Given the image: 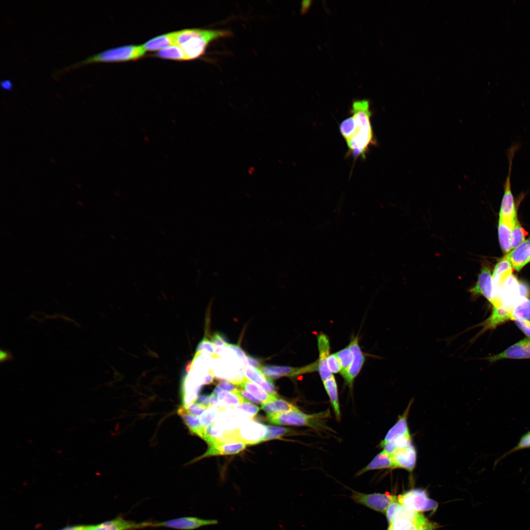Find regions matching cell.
<instances>
[{
  "mask_svg": "<svg viewBox=\"0 0 530 530\" xmlns=\"http://www.w3.org/2000/svg\"><path fill=\"white\" fill-rule=\"evenodd\" d=\"M142 45H126L109 49L90 56L79 62L64 68L61 72L67 71L84 65L96 62H117L136 60L145 53Z\"/></svg>",
  "mask_w": 530,
  "mask_h": 530,
  "instance_id": "cell-3",
  "label": "cell"
},
{
  "mask_svg": "<svg viewBox=\"0 0 530 530\" xmlns=\"http://www.w3.org/2000/svg\"><path fill=\"white\" fill-rule=\"evenodd\" d=\"M228 347L232 349L235 352L236 355L242 361L245 366H246L248 365L246 359V355L239 346L236 344H229Z\"/></svg>",
  "mask_w": 530,
  "mask_h": 530,
  "instance_id": "cell-44",
  "label": "cell"
},
{
  "mask_svg": "<svg viewBox=\"0 0 530 530\" xmlns=\"http://www.w3.org/2000/svg\"><path fill=\"white\" fill-rule=\"evenodd\" d=\"M513 268L508 259L507 254L499 261L496 265L492 275L494 299L491 304H499V295L502 286L507 278L512 274Z\"/></svg>",
  "mask_w": 530,
  "mask_h": 530,
  "instance_id": "cell-10",
  "label": "cell"
},
{
  "mask_svg": "<svg viewBox=\"0 0 530 530\" xmlns=\"http://www.w3.org/2000/svg\"><path fill=\"white\" fill-rule=\"evenodd\" d=\"M386 468H395L391 454L383 450L378 454L365 467L360 470L356 476H360L371 470Z\"/></svg>",
  "mask_w": 530,
  "mask_h": 530,
  "instance_id": "cell-25",
  "label": "cell"
},
{
  "mask_svg": "<svg viewBox=\"0 0 530 530\" xmlns=\"http://www.w3.org/2000/svg\"><path fill=\"white\" fill-rule=\"evenodd\" d=\"M235 385L229 381L221 380L219 382L217 386L226 391L236 393L238 389Z\"/></svg>",
  "mask_w": 530,
  "mask_h": 530,
  "instance_id": "cell-45",
  "label": "cell"
},
{
  "mask_svg": "<svg viewBox=\"0 0 530 530\" xmlns=\"http://www.w3.org/2000/svg\"><path fill=\"white\" fill-rule=\"evenodd\" d=\"M530 358V339L525 338L510 346L502 352L487 358L490 362L504 359Z\"/></svg>",
  "mask_w": 530,
  "mask_h": 530,
  "instance_id": "cell-15",
  "label": "cell"
},
{
  "mask_svg": "<svg viewBox=\"0 0 530 530\" xmlns=\"http://www.w3.org/2000/svg\"><path fill=\"white\" fill-rule=\"evenodd\" d=\"M438 527V526L433 523H428L422 530H434Z\"/></svg>",
  "mask_w": 530,
  "mask_h": 530,
  "instance_id": "cell-54",
  "label": "cell"
},
{
  "mask_svg": "<svg viewBox=\"0 0 530 530\" xmlns=\"http://www.w3.org/2000/svg\"><path fill=\"white\" fill-rule=\"evenodd\" d=\"M292 432V430L289 428L266 425V433L262 439V442L278 438Z\"/></svg>",
  "mask_w": 530,
  "mask_h": 530,
  "instance_id": "cell-37",
  "label": "cell"
},
{
  "mask_svg": "<svg viewBox=\"0 0 530 530\" xmlns=\"http://www.w3.org/2000/svg\"><path fill=\"white\" fill-rule=\"evenodd\" d=\"M214 377L212 370H210L204 376L202 385H208L212 383Z\"/></svg>",
  "mask_w": 530,
  "mask_h": 530,
  "instance_id": "cell-51",
  "label": "cell"
},
{
  "mask_svg": "<svg viewBox=\"0 0 530 530\" xmlns=\"http://www.w3.org/2000/svg\"><path fill=\"white\" fill-rule=\"evenodd\" d=\"M520 297L519 281L514 275L511 274L502 286L498 301L501 305L512 307Z\"/></svg>",
  "mask_w": 530,
  "mask_h": 530,
  "instance_id": "cell-16",
  "label": "cell"
},
{
  "mask_svg": "<svg viewBox=\"0 0 530 530\" xmlns=\"http://www.w3.org/2000/svg\"><path fill=\"white\" fill-rule=\"evenodd\" d=\"M14 359L12 354L8 350H4L2 349L0 350V361L3 363L6 361H11Z\"/></svg>",
  "mask_w": 530,
  "mask_h": 530,
  "instance_id": "cell-50",
  "label": "cell"
},
{
  "mask_svg": "<svg viewBox=\"0 0 530 530\" xmlns=\"http://www.w3.org/2000/svg\"><path fill=\"white\" fill-rule=\"evenodd\" d=\"M410 444H411V438L409 434L398 437L386 443L382 447L383 450L389 454H392L397 450L404 448Z\"/></svg>",
  "mask_w": 530,
  "mask_h": 530,
  "instance_id": "cell-33",
  "label": "cell"
},
{
  "mask_svg": "<svg viewBox=\"0 0 530 530\" xmlns=\"http://www.w3.org/2000/svg\"><path fill=\"white\" fill-rule=\"evenodd\" d=\"M81 526L67 527L61 530H81Z\"/></svg>",
  "mask_w": 530,
  "mask_h": 530,
  "instance_id": "cell-55",
  "label": "cell"
},
{
  "mask_svg": "<svg viewBox=\"0 0 530 530\" xmlns=\"http://www.w3.org/2000/svg\"><path fill=\"white\" fill-rule=\"evenodd\" d=\"M244 373L247 379L258 384L269 394L277 396L274 385L271 380L265 376L258 369L245 366Z\"/></svg>",
  "mask_w": 530,
  "mask_h": 530,
  "instance_id": "cell-19",
  "label": "cell"
},
{
  "mask_svg": "<svg viewBox=\"0 0 530 530\" xmlns=\"http://www.w3.org/2000/svg\"><path fill=\"white\" fill-rule=\"evenodd\" d=\"M222 390L221 389L216 386L211 394L217 397L218 394L222 392Z\"/></svg>",
  "mask_w": 530,
  "mask_h": 530,
  "instance_id": "cell-56",
  "label": "cell"
},
{
  "mask_svg": "<svg viewBox=\"0 0 530 530\" xmlns=\"http://www.w3.org/2000/svg\"><path fill=\"white\" fill-rule=\"evenodd\" d=\"M395 468L404 469L410 472L414 469L417 459V452L411 444L397 450L391 454Z\"/></svg>",
  "mask_w": 530,
  "mask_h": 530,
  "instance_id": "cell-17",
  "label": "cell"
},
{
  "mask_svg": "<svg viewBox=\"0 0 530 530\" xmlns=\"http://www.w3.org/2000/svg\"><path fill=\"white\" fill-rule=\"evenodd\" d=\"M238 386L252 394L254 397L259 399L262 403L270 400L277 396H272L263 389L260 388L246 378Z\"/></svg>",
  "mask_w": 530,
  "mask_h": 530,
  "instance_id": "cell-31",
  "label": "cell"
},
{
  "mask_svg": "<svg viewBox=\"0 0 530 530\" xmlns=\"http://www.w3.org/2000/svg\"><path fill=\"white\" fill-rule=\"evenodd\" d=\"M351 112L356 129L353 135L346 142L353 157L365 158L370 146L376 143L370 120V104L364 101L356 102L352 105Z\"/></svg>",
  "mask_w": 530,
  "mask_h": 530,
  "instance_id": "cell-1",
  "label": "cell"
},
{
  "mask_svg": "<svg viewBox=\"0 0 530 530\" xmlns=\"http://www.w3.org/2000/svg\"><path fill=\"white\" fill-rule=\"evenodd\" d=\"M512 307L502 306L497 308H493L490 316L482 324L483 330L494 329L509 320H512Z\"/></svg>",
  "mask_w": 530,
  "mask_h": 530,
  "instance_id": "cell-21",
  "label": "cell"
},
{
  "mask_svg": "<svg viewBox=\"0 0 530 530\" xmlns=\"http://www.w3.org/2000/svg\"><path fill=\"white\" fill-rule=\"evenodd\" d=\"M260 371L267 378L272 379L283 376H294L317 371L316 361L307 365L299 368L289 366H262Z\"/></svg>",
  "mask_w": 530,
  "mask_h": 530,
  "instance_id": "cell-8",
  "label": "cell"
},
{
  "mask_svg": "<svg viewBox=\"0 0 530 530\" xmlns=\"http://www.w3.org/2000/svg\"><path fill=\"white\" fill-rule=\"evenodd\" d=\"M86 530H91L90 526H86Z\"/></svg>",
  "mask_w": 530,
  "mask_h": 530,
  "instance_id": "cell-57",
  "label": "cell"
},
{
  "mask_svg": "<svg viewBox=\"0 0 530 530\" xmlns=\"http://www.w3.org/2000/svg\"><path fill=\"white\" fill-rule=\"evenodd\" d=\"M261 408L267 415L285 413L297 408L292 403L278 397L262 403Z\"/></svg>",
  "mask_w": 530,
  "mask_h": 530,
  "instance_id": "cell-27",
  "label": "cell"
},
{
  "mask_svg": "<svg viewBox=\"0 0 530 530\" xmlns=\"http://www.w3.org/2000/svg\"><path fill=\"white\" fill-rule=\"evenodd\" d=\"M513 269L519 271L530 260V237L507 254Z\"/></svg>",
  "mask_w": 530,
  "mask_h": 530,
  "instance_id": "cell-18",
  "label": "cell"
},
{
  "mask_svg": "<svg viewBox=\"0 0 530 530\" xmlns=\"http://www.w3.org/2000/svg\"><path fill=\"white\" fill-rule=\"evenodd\" d=\"M474 296L482 295L491 303L494 299V288L492 275L487 264H483L475 286L470 290Z\"/></svg>",
  "mask_w": 530,
  "mask_h": 530,
  "instance_id": "cell-11",
  "label": "cell"
},
{
  "mask_svg": "<svg viewBox=\"0 0 530 530\" xmlns=\"http://www.w3.org/2000/svg\"><path fill=\"white\" fill-rule=\"evenodd\" d=\"M518 327L530 339V321L522 319L514 320Z\"/></svg>",
  "mask_w": 530,
  "mask_h": 530,
  "instance_id": "cell-43",
  "label": "cell"
},
{
  "mask_svg": "<svg viewBox=\"0 0 530 530\" xmlns=\"http://www.w3.org/2000/svg\"><path fill=\"white\" fill-rule=\"evenodd\" d=\"M0 86L1 88L5 90H11L12 88V82L8 80H3L0 82Z\"/></svg>",
  "mask_w": 530,
  "mask_h": 530,
  "instance_id": "cell-53",
  "label": "cell"
},
{
  "mask_svg": "<svg viewBox=\"0 0 530 530\" xmlns=\"http://www.w3.org/2000/svg\"><path fill=\"white\" fill-rule=\"evenodd\" d=\"M231 35L227 30L185 29L176 31V44L182 49L188 60H193L203 55L212 42Z\"/></svg>",
  "mask_w": 530,
  "mask_h": 530,
  "instance_id": "cell-2",
  "label": "cell"
},
{
  "mask_svg": "<svg viewBox=\"0 0 530 530\" xmlns=\"http://www.w3.org/2000/svg\"></svg>",
  "mask_w": 530,
  "mask_h": 530,
  "instance_id": "cell-58",
  "label": "cell"
},
{
  "mask_svg": "<svg viewBox=\"0 0 530 530\" xmlns=\"http://www.w3.org/2000/svg\"><path fill=\"white\" fill-rule=\"evenodd\" d=\"M513 224L501 218H499V220L498 234L499 242L502 250L505 254H508L511 250V232Z\"/></svg>",
  "mask_w": 530,
  "mask_h": 530,
  "instance_id": "cell-26",
  "label": "cell"
},
{
  "mask_svg": "<svg viewBox=\"0 0 530 530\" xmlns=\"http://www.w3.org/2000/svg\"><path fill=\"white\" fill-rule=\"evenodd\" d=\"M530 447V432L524 435L514 450H518Z\"/></svg>",
  "mask_w": 530,
  "mask_h": 530,
  "instance_id": "cell-47",
  "label": "cell"
},
{
  "mask_svg": "<svg viewBox=\"0 0 530 530\" xmlns=\"http://www.w3.org/2000/svg\"><path fill=\"white\" fill-rule=\"evenodd\" d=\"M329 409L314 414H306L297 408L294 410L276 414L267 415L268 422L272 424L307 426L317 430L328 429L326 421L329 417Z\"/></svg>",
  "mask_w": 530,
  "mask_h": 530,
  "instance_id": "cell-4",
  "label": "cell"
},
{
  "mask_svg": "<svg viewBox=\"0 0 530 530\" xmlns=\"http://www.w3.org/2000/svg\"><path fill=\"white\" fill-rule=\"evenodd\" d=\"M519 290L521 297L529 298L530 297V288L526 283L519 281Z\"/></svg>",
  "mask_w": 530,
  "mask_h": 530,
  "instance_id": "cell-49",
  "label": "cell"
},
{
  "mask_svg": "<svg viewBox=\"0 0 530 530\" xmlns=\"http://www.w3.org/2000/svg\"><path fill=\"white\" fill-rule=\"evenodd\" d=\"M335 353L341 365L342 370L340 372L341 373L345 371L351 364L353 358V353L347 345Z\"/></svg>",
  "mask_w": 530,
  "mask_h": 530,
  "instance_id": "cell-36",
  "label": "cell"
},
{
  "mask_svg": "<svg viewBox=\"0 0 530 530\" xmlns=\"http://www.w3.org/2000/svg\"><path fill=\"white\" fill-rule=\"evenodd\" d=\"M219 411L232 407L246 401L240 395L228 391H222L217 396Z\"/></svg>",
  "mask_w": 530,
  "mask_h": 530,
  "instance_id": "cell-29",
  "label": "cell"
},
{
  "mask_svg": "<svg viewBox=\"0 0 530 530\" xmlns=\"http://www.w3.org/2000/svg\"><path fill=\"white\" fill-rule=\"evenodd\" d=\"M232 408L235 410L243 411L250 418L254 417L260 409L258 406L247 401L240 404L235 405Z\"/></svg>",
  "mask_w": 530,
  "mask_h": 530,
  "instance_id": "cell-40",
  "label": "cell"
},
{
  "mask_svg": "<svg viewBox=\"0 0 530 530\" xmlns=\"http://www.w3.org/2000/svg\"><path fill=\"white\" fill-rule=\"evenodd\" d=\"M400 504L408 508L417 512L435 511L438 504L428 498L426 492L421 489H414L407 491L398 496Z\"/></svg>",
  "mask_w": 530,
  "mask_h": 530,
  "instance_id": "cell-5",
  "label": "cell"
},
{
  "mask_svg": "<svg viewBox=\"0 0 530 530\" xmlns=\"http://www.w3.org/2000/svg\"><path fill=\"white\" fill-rule=\"evenodd\" d=\"M247 364L253 367L259 369L262 366L260 362L256 358L246 355Z\"/></svg>",
  "mask_w": 530,
  "mask_h": 530,
  "instance_id": "cell-52",
  "label": "cell"
},
{
  "mask_svg": "<svg viewBox=\"0 0 530 530\" xmlns=\"http://www.w3.org/2000/svg\"><path fill=\"white\" fill-rule=\"evenodd\" d=\"M153 522L145 521L136 523L126 520L122 516L104 522L96 525L90 526L91 530H135L147 527H152Z\"/></svg>",
  "mask_w": 530,
  "mask_h": 530,
  "instance_id": "cell-13",
  "label": "cell"
},
{
  "mask_svg": "<svg viewBox=\"0 0 530 530\" xmlns=\"http://www.w3.org/2000/svg\"><path fill=\"white\" fill-rule=\"evenodd\" d=\"M400 505L401 504L398 500V497L394 496L393 499L389 505L385 513L387 519L389 524L392 521L395 512Z\"/></svg>",
  "mask_w": 530,
  "mask_h": 530,
  "instance_id": "cell-42",
  "label": "cell"
},
{
  "mask_svg": "<svg viewBox=\"0 0 530 530\" xmlns=\"http://www.w3.org/2000/svg\"><path fill=\"white\" fill-rule=\"evenodd\" d=\"M512 320L522 319L530 321V299L520 297L512 307Z\"/></svg>",
  "mask_w": 530,
  "mask_h": 530,
  "instance_id": "cell-30",
  "label": "cell"
},
{
  "mask_svg": "<svg viewBox=\"0 0 530 530\" xmlns=\"http://www.w3.org/2000/svg\"><path fill=\"white\" fill-rule=\"evenodd\" d=\"M176 31L164 34L151 39L142 45L145 51H160L176 44Z\"/></svg>",
  "mask_w": 530,
  "mask_h": 530,
  "instance_id": "cell-24",
  "label": "cell"
},
{
  "mask_svg": "<svg viewBox=\"0 0 530 530\" xmlns=\"http://www.w3.org/2000/svg\"><path fill=\"white\" fill-rule=\"evenodd\" d=\"M353 355L352 361L349 367L340 373L346 385L351 389L354 381L360 373L366 361L365 353L359 344L358 336H353L348 345Z\"/></svg>",
  "mask_w": 530,
  "mask_h": 530,
  "instance_id": "cell-6",
  "label": "cell"
},
{
  "mask_svg": "<svg viewBox=\"0 0 530 530\" xmlns=\"http://www.w3.org/2000/svg\"><path fill=\"white\" fill-rule=\"evenodd\" d=\"M428 523V521L423 515L416 520L397 518L392 521L389 524L388 530H422Z\"/></svg>",
  "mask_w": 530,
  "mask_h": 530,
  "instance_id": "cell-23",
  "label": "cell"
},
{
  "mask_svg": "<svg viewBox=\"0 0 530 530\" xmlns=\"http://www.w3.org/2000/svg\"><path fill=\"white\" fill-rule=\"evenodd\" d=\"M318 356L317 361V371L322 382L330 378L333 374L328 369L327 360L330 354V342L328 336L323 332L317 336Z\"/></svg>",
  "mask_w": 530,
  "mask_h": 530,
  "instance_id": "cell-12",
  "label": "cell"
},
{
  "mask_svg": "<svg viewBox=\"0 0 530 530\" xmlns=\"http://www.w3.org/2000/svg\"><path fill=\"white\" fill-rule=\"evenodd\" d=\"M212 341L215 346H225L228 347L229 344L224 336L219 333L214 334L212 338Z\"/></svg>",
  "mask_w": 530,
  "mask_h": 530,
  "instance_id": "cell-46",
  "label": "cell"
},
{
  "mask_svg": "<svg viewBox=\"0 0 530 530\" xmlns=\"http://www.w3.org/2000/svg\"><path fill=\"white\" fill-rule=\"evenodd\" d=\"M246 447V444L243 442L222 443L217 442L210 446L208 450L199 458L206 456L228 455L238 453Z\"/></svg>",
  "mask_w": 530,
  "mask_h": 530,
  "instance_id": "cell-20",
  "label": "cell"
},
{
  "mask_svg": "<svg viewBox=\"0 0 530 530\" xmlns=\"http://www.w3.org/2000/svg\"><path fill=\"white\" fill-rule=\"evenodd\" d=\"M214 345V344L212 342L206 338H204L198 344L196 349V352L204 351L212 357L218 358L219 357L215 353Z\"/></svg>",
  "mask_w": 530,
  "mask_h": 530,
  "instance_id": "cell-39",
  "label": "cell"
},
{
  "mask_svg": "<svg viewBox=\"0 0 530 530\" xmlns=\"http://www.w3.org/2000/svg\"><path fill=\"white\" fill-rule=\"evenodd\" d=\"M327 364L328 369L332 374L341 372V365L335 353L329 355L327 360Z\"/></svg>",
  "mask_w": 530,
  "mask_h": 530,
  "instance_id": "cell-41",
  "label": "cell"
},
{
  "mask_svg": "<svg viewBox=\"0 0 530 530\" xmlns=\"http://www.w3.org/2000/svg\"><path fill=\"white\" fill-rule=\"evenodd\" d=\"M216 519H204L187 516L176 518L162 522H153V527H165L181 530H193L201 527L217 525Z\"/></svg>",
  "mask_w": 530,
  "mask_h": 530,
  "instance_id": "cell-7",
  "label": "cell"
},
{
  "mask_svg": "<svg viewBox=\"0 0 530 530\" xmlns=\"http://www.w3.org/2000/svg\"><path fill=\"white\" fill-rule=\"evenodd\" d=\"M355 129L356 125L353 116L344 120L340 125V132L345 140L353 135Z\"/></svg>",
  "mask_w": 530,
  "mask_h": 530,
  "instance_id": "cell-38",
  "label": "cell"
},
{
  "mask_svg": "<svg viewBox=\"0 0 530 530\" xmlns=\"http://www.w3.org/2000/svg\"><path fill=\"white\" fill-rule=\"evenodd\" d=\"M218 412L219 411L217 406H211L207 408L199 417H197L201 426V431L198 436H201L203 429L213 424Z\"/></svg>",
  "mask_w": 530,
  "mask_h": 530,
  "instance_id": "cell-35",
  "label": "cell"
},
{
  "mask_svg": "<svg viewBox=\"0 0 530 530\" xmlns=\"http://www.w3.org/2000/svg\"><path fill=\"white\" fill-rule=\"evenodd\" d=\"M410 404L405 410L403 414L399 417L397 423L388 431L384 439L380 442L381 448L387 442L398 437L409 434V431L407 423V418Z\"/></svg>",
  "mask_w": 530,
  "mask_h": 530,
  "instance_id": "cell-22",
  "label": "cell"
},
{
  "mask_svg": "<svg viewBox=\"0 0 530 530\" xmlns=\"http://www.w3.org/2000/svg\"><path fill=\"white\" fill-rule=\"evenodd\" d=\"M322 382L325 390L329 397L331 404L333 407L336 417L337 419H339L340 418L341 412L336 380L333 375L330 378Z\"/></svg>",
  "mask_w": 530,
  "mask_h": 530,
  "instance_id": "cell-28",
  "label": "cell"
},
{
  "mask_svg": "<svg viewBox=\"0 0 530 530\" xmlns=\"http://www.w3.org/2000/svg\"></svg>",
  "mask_w": 530,
  "mask_h": 530,
  "instance_id": "cell-59",
  "label": "cell"
},
{
  "mask_svg": "<svg viewBox=\"0 0 530 530\" xmlns=\"http://www.w3.org/2000/svg\"><path fill=\"white\" fill-rule=\"evenodd\" d=\"M238 442L253 445L262 442L266 433V425L254 422L248 423L236 429Z\"/></svg>",
  "mask_w": 530,
  "mask_h": 530,
  "instance_id": "cell-14",
  "label": "cell"
},
{
  "mask_svg": "<svg viewBox=\"0 0 530 530\" xmlns=\"http://www.w3.org/2000/svg\"><path fill=\"white\" fill-rule=\"evenodd\" d=\"M155 55L158 57L175 60H188L182 49L177 45H172L159 51Z\"/></svg>",
  "mask_w": 530,
  "mask_h": 530,
  "instance_id": "cell-32",
  "label": "cell"
},
{
  "mask_svg": "<svg viewBox=\"0 0 530 530\" xmlns=\"http://www.w3.org/2000/svg\"><path fill=\"white\" fill-rule=\"evenodd\" d=\"M236 393L240 395L245 401H249L256 403H262L259 399L249 394L244 389H238Z\"/></svg>",
  "mask_w": 530,
  "mask_h": 530,
  "instance_id": "cell-48",
  "label": "cell"
},
{
  "mask_svg": "<svg viewBox=\"0 0 530 530\" xmlns=\"http://www.w3.org/2000/svg\"><path fill=\"white\" fill-rule=\"evenodd\" d=\"M528 232L522 227L516 217L511 232V249H514L525 240Z\"/></svg>",
  "mask_w": 530,
  "mask_h": 530,
  "instance_id": "cell-34",
  "label": "cell"
},
{
  "mask_svg": "<svg viewBox=\"0 0 530 530\" xmlns=\"http://www.w3.org/2000/svg\"><path fill=\"white\" fill-rule=\"evenodd\" d=\"M394 496L389 494H367L353 491L351 498L358 504H363L375 511L385 513Z\"/></svg>",
  "mask_w": 530,
  "mask_h": 530,
  "instance_id": "cell-9",
  "label": "cell"
}]
</instances>
